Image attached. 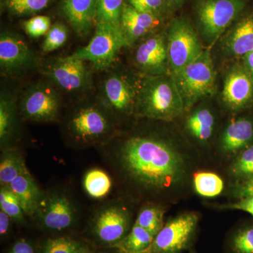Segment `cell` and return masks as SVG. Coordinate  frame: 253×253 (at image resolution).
Segmentation results:
<instances>
[{
	"mask_svg": "<svg viewBox=\"0 0 253 253\" xmlns=\"http://www.w3.org/2000/svg\"><path fill=\"white\" fill-rule=\"evenodd\" d=\"M83 187L86 194L94 199H102L107 196L112 187L109 174L101 169H91L83 178Z\"/></svg>",
	"mask_w": 253,
	"mask_h": 253,
	"instance_id": "484cf974",
	"label": "cell"
},
{
	"mask_svg": "<svg viewBox=\"0 0 253 253\" xmlns=\"http://www.w3.org/2000/svg\"><path fill=\"white\" fill-rule=\"evenodd\" d=\"M83 245L69 237L48 239L42 246L39 253H76Z\"/></svg>",
	"mask_w": 253,
	"mask_h": 253,
	"instance_id": "836d02e7",
	"label": "cell"
},
{
	"mask_svg": "<svg viewBox=\"0 0 253 253\" xmlns=\"http://www.w3.org/2000/svg\"><path fill=\"white\" fill-rule=\"evenodd\" d=\"M195 191L203 197L213 198L219 196L224 190V181L214 172H198L193 176Z\"/></svg>",
	"mask_w": 253,
	"mask_h": 253,
	"instance_id": "4316f807",
	"label": "cell"
},
{
	"mask_svg": "<svg viewBox=\"0 0 253 253\" xmlns=\"http://www.w3.org/2000/svg\"><path fill=\"white\" fill-rule=\"evenodd\" d=\"M130 224L128 210L121 204H111L100 210L95 216L92 234L101 244L113 247L127 235Z\"/></svg>",
	"mask_w": 253,
	"mask_h": 253,
	"instance_id": "7c38bea8",
	"label": "cell"
},
{
	"mask_svg": "<svg viewBox=\"0 0 253 253\" xmlns=\"http://www.w3.org/2000/svg\"><path fill=\"white\" fill-rule=\"evenodd\" d=\"M214 117L208 109H199L187 118L186 129L195 139L206 142L212 136L214 128Z\"/></svg>",
	"mask_w": 253,
	"mask_h": 253,
	"instance_id": "d4e9b609",
	"label": "cell"
},
{
	"mask_svg": "<svg viewBox=\"0 0 253 253\" xmlns=\"http://www.w3.org/2000/svg\"><path fill=\"white\" fill-rule=\"evenodd\" d=\"M27 172L26 161L18 149L13 147L3 149L0 158L1 186H9L16 177Z\"/></svg>",
	"mask_w": 253,
	"mask_h": 253,
	"instance_id": "603a6c76",
	"label": "cell"
},
{
	"mask_svg": "<svg viewBox=\"0 0 253 253\" xmlns=\"http://www.w3.org/2000/svg\"><path fill=\"white\" fill-rule=\"evenodd\" d=\"M184 0H165L166 5L169 6H178L182 4Z\"/></svg>",
	"mask_w": 253,
	"mask_h": 253,
	"instance_id": "7bdbcfd3",
	"label": "cell"
},
{
	"mask_svg": "<svg viewBox=\"0 0 253 253\" xmlns=\"http://www.w3.org/2000/svg\"><path fill=\"white\" fill-rule=\"evenodd\" d=\"M51 26V18L42 15L33 16L23 23V30L32 38H39L45 36Z\"/></svg>",
	"mask_w": 253,
	"mask_h": 253,
	"instance_id": "e575fe53",
	"label": "cell"
},
{
	"mask_svg": "<svg viewBox=\"0 0 253 253\" xmlns=\"http://www.w3.org/2000/svg\"><path fill=\"white\" fill-rule=\"evenodd\" d=\"M224 47L228 54L241 57L253 51V15L236 23L224 38Z\"/></svg>",
	"mask_w": 253,
	"mask_h": 253,
	"instance_id": "44dd1931",
	"label": "cell"
},
{
	"mask_svg": "<svg viewBox=\"0 0 253 253\" xmlns=\"http://www.w3.org/2000/svg\"><path fill=\"white\" fill-rule=\"evenodd\" d=\"M37 63L34 52L18 34L4 31L0 36V68L4 76L19 75Z\"/></svg>",
	"mask_w": 253,
	"mask_h": 253,
	"instance_id": "4fadbf2b",
	"label": "cell"
},
{
	"mask_svg": "<svg viewBox=\"0 0 253 253\" xmlns=\"http://www.w3.org/2000/svg\"><path fill=\"white\" fill-rule=\"evenodd\" d=\"M230 171L234 177L242 181L253 178V144L239 153Z\"/></svg>",
	"mask_w": 253,
	"mask_h": 253,
	"instance_id": "d6a6232c",
	"label": "cell"
},
{
	"mask_svg": "<svg viewBox=\"0 0 253 253\" xmlns=\"http://www.w3.org/2000/svg\"><path fill=\"white\" fill-rule=\"evenodd\" d=\"M169 72L176 74L204 51L201 40L191 22L184 17L170 23L167 35Z\"/></svg>",
	"mask_w": 253,
	"mask_h": 253,
	"instance_id": "52a82bcc",
	"label": "cell"
},
{
	"mask_svg": "<svg viewBox=\"0 0 253 253\" xmlns=\"http://www.w3.org/2000/svg\"><path fill=\"white\" fill-rule=\"evenodd\" d=\"M17 106L15 97L2 91L0 96V142L3 149L9 147L14 139L17 121Z\"/></svg>",
	"mask_w": 253,
	"mask_h": 253,
	"instance_id": "7402d4cb",
	"label": "cell"
},
{
	"mask_svg": "<svg viewBox=\"0 0 253 253\" xmlns=\"http://www.w3.org/2000/svg\"><path fill=\"white\" fill-rule=\"evenodd\" d=\"M124 1L125 0H98L96 5V23H108L121 29V16L123 7L126 4Z\"/></svg>",
	"mask_w": 253,
	"mask_h": 253,
	"instance_id": "f1b7e54d",
	"label": "cell"
},
{
	"mask_svg": "<svg viewBox=\"0 0 253 253\" xmlns=\"http://www.w3.org/2000/svg\"><path fill=\"white\" fill-rule=\"evenodd\" d=\"M231 248L235 253H253V226L238 231L231 241Z\"/></svg>",
	"mask_w": 253,
	"mask_h": 253,
	"instance_id": "d590c367",
	"label": "cell"
},
{
	"mask_svg": "<svg viewBox=\"0 0 253 253\" xmlns=\"http://www.w3.org/2000/svg\"><path fill=\"white\" fill-rule=\"evenodd\" d=\"M185 111L172 75L146 76L140 83L134 113L141 118L171 121Z\"/></svg>",
	"mask_w": 253,
	"mask_h": 253,
	"instance_id": "7a4b0ae2",
	"label": "cell"
},
{
	"mask_svg": "<svg viewBox=\"0 0 253 253\" xmlns=\"http://www.w3.org/2000/svg\"><path fill=\"white\" fill-rule=\"evenodd\" d=\"M36 216L44 229L61 231L74 224L76 211L74 205L66 195L54 191L44 194Z\"/></svg>",
	"mask_w": 253,
	"mask_h": 253,
	"instance_id": "9a60e30c",
	"label": "cell"
},
{
	"mask_svg": "<svg viewBox=\"0 0 253 253\" xmlns=\"http://www.w3.org/2000/svg\"><path fill=\"white\" fill-rule=\"evenodd\" d=\"M224 104L232 110H240L253 101V80L244 66L233 68L226 76L222 91Z\"/></svg>",
	"mask_w": 253,
	"mask_h": 253,
	"instance_id": "2e32d148",
	"label": "cell"
},
{
	"mask_svg": "<svg viewBox=\"0 0 253 253\" xmlns=\"http://www.w3.org/2000/svg\"><path fill=\"white\" fill-rule=\"evenodd\" d=\"M50 84L38 82L23 93L18 109L24 119L38 123L55 122L59 119L62 100L56 86Z\"/></svg>",
	"mask_w": 253,
	"mask_h": 253,
	"instance_id": "ba28073f",
	"label": "cell"
},
{
	"mask_svg": "<svg viewBox=\"0 0 253 253\" xmlns=\"http://www.w3.org/2000/svg\"><path fill=\"white\" fill-rule=\"evenodd\" d=\"M154 238L144 228L134 224L127 235L112 248L119 253H147Z\"/></svg>",
	"mask_w": 253,
	"mask_h": 253,
	"instance_id": "cb8c5ba5",
	"label": "cell"
},
{
	"mask_svg": "<svg viewBox=\"0 0 253 253\" xmlns=\"http://www.w3.org/2000/svg\"><path fill=\"white\" fill-rule=\"evenodd\" d=\"M76 253H94L93 251H91L90 249H88V248L85 247V246H82L81 249L78 250L77 252Z\"/></svg>",
	"mask_w": 253,
	"mask_h": 253,
	"instance_id": "ee69618b",
	"label": "cell"
},
{
	"mask_svg": "<svg viewBox=\"0 0 253 253\" xmlns=\"http://www.w3.org/2000/svg\"><path fill=\"white\" fill-rule=\"evenodd\" d=\"M134 61L136 67L144 76L171 75L167 37L156 34L144 38L136 48Z\"/></svg>",
	"mask_w": 253,
	"mask_h": 253,
	"instance_id": "5bb4252c",
	"label": "cell"
},
{
	"mask_svg": "<svg viewBox=\"0 0 253 253\" xmlns=\"http://www.w3.org/2000/svg\"><path fill=\"white\" fill-rule=\"evenodd\" d=\"M243 61H244L245 69L247 71L253 80V51L244 56Z\"/></svg>",
	"mask_w": 253,
	"mask_h": 253,
	"instance_id": "b9f144b4",
	"label": "cell"
},
{
	"mask_svg": "<svg viewBox=\"0 0 253 253\" xmlns=\"http://www.w3.org/2000/svg\"><path fill=\"white\" fill-rule=\"evenodd\" d=\"M172 76L185 110L214 94L215 73L210 49L204 50L199 57Z\"/></svg>",
	"mask_w": 253,
	"mask_h": 253,
	"instance_id": "277c9868",
	"label": "cell"
},
{
	"mask_svg": "<svg viewBox=\"0 0 253 253\" xmlns=\"http://www.w3.org/2000/svg\"><path fill=\"white\" fill-rule=\"evenodd\" d=\"M113 163L128 183L146 194H169L189 174L185 155L174 145L151 134H135L111 149Z\"/></svg>",
	"mask_w": 253,
	"mask_h": 253,
	"instance_id": "6da1fadb",
	"label": "cell"
},
{
	"mask_svg": "<svg viewBox=\"0 0 253 253\" xmlns=\"http://www.w3.org/2000/svg\"><path fill=\"white\" fill-rule=\"evenodd\" d=\"M128 46L122 30L105 23H96L87 45L71 56L91 63L96 71H107L114 64L122 48Z\"/></svg>",
	"mask_w": 253,
	"mask_h": 253,
	"instance_id": "5b68a950",
	"label": "cell"
},
{
	"mask_svg": "<svg viewBox=\"0 0 253 253\" xmlns=\"http://www.w3.org/2000/svg\"><path fill=\"white\" fill-rule=\"evenodd\" d=\"M115 116L100 103H86L76 108L66 122V131L74 142L90 145L111 140Z\"/></svg>",
	"mask_w": 253,
	"mask_h": 253,
	"instance_id": "3957f363",
	"label": "cell"
},
{
	"mask_svg": "<svg viewBox=\"0 0 253 253\" xmlns=\"http://www.w3.org/2000/svg\"><path fill=\"white\" fill-rule=\"evenodd\" d=\"M42 73L51 84L70 93H83L92 86V71L86 61L73 56L51 58L42 66Z\"/></svg>",
	"mask_w": 253,
	"mask_h": 253,
	"instance_id": "8992f818",
	"label": "cell"
},
{
	"mask_svg": "<svg viewBox=\"0 0 253 253\" xmlns=\"http://www.w3.org/2000/svg\"><path fill=\"white\" fill-rule=\"evenodd\" d=\"M224 208L244 211L253 216V196L241 199L234 204L224 206Z\"/></svg>",
	"mask_w": 253,
	"mask_h": 253,
	"instance_id": "f35d334b",
	"label": "cell"
},
{
	"mask_svg": "<svg viewBox=\"0 0 253 253\" xmlns=\"http://www.w3.org/2000/svg\"><path fill=\"white\" fill-rule=\"evenodd\" d=\"M68 35L69 31L64 23L56 22L51 25L49 31L44 36L42 51L44 54H49L62 47L68 41Z\"/></svg>",
	"mask_w": 253,
	"mask_h": 253,
	"instance_id": "1f68e13d",
	"label": "cell"
},
{
	"mask_svg": "<svg viewBox=\"0 0 253 253\" xmlns=\"http://www.w3.org/2000/svg\"><path fill=\"white\" fill-rule=\"evenodd\" d=\"M139 85L121 72L109 71L101 82L100 101L115 117L134 113Z\"/></svg>",
	"mask_w": 253,
	"mask_h": 253,
	"instance_id": "8fae6325",
	"label": "cell"
},
{
	"mask_svg": "<svg viewBox=\"0 0 253 253\" xmlns=\"http://www.w3.org/2000/svg\"><path fill=\"white\" fill-rule=\"evenodd\" d=\"M126 4L129 5L141 12L158 16L161 14L166 3L165 0H126Z\"/></svg>",
	"mask_w": 253,
	"mask_h": 253,
	"instance_id": "8d00e7d4",
	"label": "cell"
},
{
	"mask_svg": "<svg viewBox=\"0 0 253 253\" xmlns=\"http://www.w3.org/2000/svg\"><path fill=\"white\" fill-rule=\"evenodd\" d=\"M165 211L161 206L148 204L141 208L134 224L156 236L164 226Z\"/></svg>",
	"mask_w": 253,
	"mask_h": 253,
	"instance_id": "83f0119b",
	"label": "cell"
},
{
	"mask_svg": "<svg viewBox=\"0 0 253 253\" xmlns=\"http://www.w3.org/2000/svg\"><path fill=\"white\" fill-rule=\"evenodd\" d=\"M253 140V123L246 118L233 121L221 136L220 150L223 154L233 156L250 146Z\"/></svg>",
	"mask_w": 253,
	"mask_h": 253,
	"instance_id": "d6986e66",
	"label": "cell"
},
{
	"mask_svg": "<svg viewBox=\"0 0 253 253\" xmlns=\"http://www.w3.org/2000/svg\"><path fill=\"white\" fill-rule=\"evenodd\" d=\"M244 6V0H200L197 17L204 36L211 41H216Z\"/></svg>",
	"mask_w": 253,
	"mask_h": 253,
	"instance_id": "9c48e42d",
	"label": "cell"
},
{
	"mask_svg": "<svg viewBox=\"0 0 253 253\" xmlns=\"http://www.w3.org/2000/svg\"><path fill=\"white\" fill-rule=\"evenodd\" d=\"M11 221L12 219L9 215L4 211H0V235L1 238L7 235L9 232Z\"/></svg>",
	"mask_w": 253,
	"mask_h": 253,
	"instance_id": "60d3db41",
	"label": "cell"
},
{
	"mask_svg": "<svg viewBox=\"0 0 253 253\" xmlns=\"http://www.w3.org/2000/svg\"><path fill=\"white\" fill-rule=\"evenodd\" d=\"M8 187L18 198L25 214L36 215L44 194L42 192L29 171L14 179Z\"/></svg>",
	"mask_w": 253,
	"mask_h": 253,
	"instance_id": "ffe728a7",
	"label": "cell"
},
{
	"mask_svg": "<svg viewBox=\"0 0 253 253\" xmlns=\"http://www.w3.org/2000/svg\"><path fill=\"white\" fill-rule=\"evenodd\" d=\"M0 208L9 215L13 221L18 224H25L26 220L21 204L16 195L8 186H1L0 189Z\"/></svg>",
	"mask_w": 253,
	"mask_h": 253,
	"instance_id": "4dcf8cb0",
	"label": "cell"
},
{
	"mask_svg": "<svg viewBox=\"0 0 253 253\" xmlns=\"http://www.w3.org/2000/svg\"><path fill=\"white\" fill-rule=\"evenodd\" d=\"M8 253H36L31 243L26 239H19L11 246Z\"/></svg>",
	"mask_w": 253,
	"mask_h": 253,
	"instance_id": "ab89813d",
	"label": "cell"
},
{
	"mask_svg": "<svg viewBox=\"0 0 253 253\" xmlns=\"http://www.w3.org/2000/svg\"><path fill=\"white\" fill-rule=\"evenodd\" d=\"M233 191L234 196L239 199L253 196V178L241 181Z\"/></svg>",
	"mask_w": 253,
	"mask_h": 253,
	"instance_id": "74e56055",
	"label": "cell"
},
{
	"mask_svg": "<svg viewBox=\"0 0 253 253\" xmlns=\"http://www.w3.org/2000/svg\"><path fill=\"white\" fill-rule=\"evenodd\" d=\"M98 0H62L61 11L73 31L81 38L91 33L96 22Z\"/></svg>",
	"mask_w": 253,
	"mask_h": 253,
	"instance_id": "e0dca14e",
	"label": "cell"
},
{
	"mask_svg": "<svg viewBox=\"0 0 253 253\" xmlns=\"http://www.w3.org/2000/svg\"><path fill=\"white\" fill-rule=\"evenodd\" d=\"M6 11L13 16L22 17L38 14L45 9L53 0H1Z\"/></svg>",
	"mask_w": 253,
	"mask_h": 253,
	"instance_id": "f546056e",
	"label": "cell"
},
{
	"mask_svg": "<svg viewBox=\"0 0 253 253\" xmlns=\"http://www.w3.org/2000/svg\"><path fill=\"white\" fill-rule=\"evenodd\" d=\"M159 21L158 16L141 12L126 3L121 16V27L128 46L144 39L157 27Z\"/></svg>",
	"mask_w": 253,
	"mask_h": 253,
	"instance_id": "ac0fdd59",
	"label": "cell"
},
{
	"mask_svg": "<svg viewBox=\"0 0 253 253\" xmlns=\"http://www.w3.org/2000/svg\"><path fill=\"white\" fill-rule=\"evenodd\" d=\"M199 217L184 213L164 224L155 236L147 253H180L189 246L197 228Z\"/></svg>",
	"mask_w": 253,
	"mask_h": 253,
	"instance_id": "30bf717a",
	"label": "cell"
}]
</instances>
